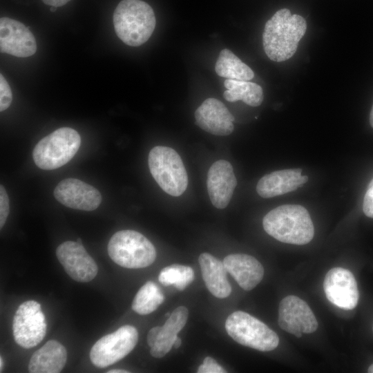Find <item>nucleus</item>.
<instances>
[{"instance_id": "obj_38", "label": "nucleus", "mask_w": 373, "mask_h": 373, "mask_svg": "<svg viewBox=\"0 0 373 373\" xmlns=\"http://www.w3.org/2000/svg\"><path fill=\"white\" fill-rule=\"evenodd\" d=\"M77 242L79 244H82V240L80 238H78Z\"/></svg>"}, {"instance_id": "obj_9", "label": "nucleus", "mask_w": 373, "mask_h": 373, "mask_svg": "<svg viewBox=\"0 0 373 373\" xmlns=\"http://www.w3.org/2000/svg\"><path fill=\"white\" fill-rule=\"evenodd\" d=\"M46 326L41 305L35 300H27L19 305L13 318L15 341L23 348L33 347L44 339Z\"/></svg>"}, {"instance_id": "obj_16", "label": "nucleus", "mask_w": 373, "mask_h": 373, "mask_svg": "<svg viewBox=\"0 0 373 373\" xmlns=\"http://www.w3.org/2000/svg\"><path fill=\"white\" fill-rule=\"evenodd\" d=\"M197 125L216 135H230L234 128V117L225 105L216 98L205 99L195 112Z\"/></svg>"}, {"instance_id": "obj_24", "label": "nucleus", "mask_w": 373, "mask_h": 373, "mask_svg": "<svg viewBox=\"0 0 373 373\" xmlns=\"http://www.w3.org/2000/svg\"><path fill=\"white\" fill-rule=\"evenodd\" d=\"M164 300V296L159 287L155 283L148 281L136 294L132 309L139 314H149L156 310Z\"/></svg>"}, {"instance_id": "obj_37", "label": "nucleus", "mask_w": 373, "mask_h": 373, "mask_svg": "<svg viewBox=\"0 0 373 373\" xmlns=\"http://www.w3.org/2000/svg\"><path fill=\"white\" fill-rule=\"evenodd\" d=\"M57 9V7L52 6V8L50 9L51 12H55Z\"/></svg>"}, {"instance_id": "obj_30", "label": "nucleus", "mask_w": 373, "mask_h": 373, "mask_svg": "<svg viewBox=\"0 0 373 373\" xmlns=\"http://www.w3.org/2000/svg\"><path fill=\"white\" fill-rule=\"evenodd\" d=\"M161 327L155 326L150 329L147 335V343L148 345L152 347L157 338L158 334L160 333Z\"/></svg>"}, {"instance_id": "obj_31", "label": "nucleus", "mask_w": 373, "mask_h": 373, "mask_svg": "<svg viewBox=\"0 0 373 373\" xmlns=\"http://www.w3.org/2000/svg\"><path fill=\"white\" fill-rule=\"evenodd\" d=\"M45 4L51 6L59 7L66 4L70 0H41Z\"/></svg>"}, {"instance_id": "obj_2", "label": "nucleus", "mask_w": 373, "mask_h": 373, "mask_svg": "<svg viewBox=\"0 0 373 373\" xmlns=\"http://www.w3.org/2000/svg\"><path fill=\"white\" fill-rule=\"evenodd\" d=\"M262 224L269 236L285 243L305 245L314 235L309 212L298 204H283L273 209L263 218Z\"/></svg>"}, {"instance_id": "obj_4", "label": "nucleus", "mask_w": 373, "mask_h": 373, "mask_svg": "<svg viewBox=\"0 0 373 373\" xmlns=\"http://www.w3.org/2000/svg\"><path fill=\"white\" fill-rule=\"evenodd\" d=\"M108 253L116 264L128 269L146 267L156 258L153 245L142 233L133 230H122L114 233L108 244Z\"/></svg>"}, {"instance_id": "obj_19", "label": "nucleus", "mask_w": 373, "mask_h": 373, "mask_svg": "<svg viewBox=\"0 0 373 373\" xmlns=\"http://www.w3.org/2000/svg\"><path fill=\"white\" fill-rule=\"evenodd\" d=\"M202 278L208 290L216 298H224L231 292L223 262L209 253H202L198 258Z\"/></svg>"}, {"instance_id": "obj_15", "label": "nucleus", "mask_w": 373, "mask_h": 373, "mask_svg": "<svg viewBox=\"0 0 373 373\" xmlns=\"http://www.w3.org/2000/svg\"><path fill=\"white\" fill-rule=\"evenodd\" d=\"M237 184L232 165L227 160L215 162L207 173L208 193L213 205L224 209L229 203Z\"/></svg>"}, {"instance_id": "obj_11", "label": "nucleus", "mask_w": 373, "mask_h": 373, "mask_svg": "<svg viewBox=\"0 0 373 373\" xmlns=\"http://www.w3.org/2000/svg\"><path fill=\"white\" fill-rule=\"evenodd\" d=\"M56 255L68 275L77 282H89L97 274L95 260L77 241L61 243L57 248Z\"/></svg>"}, {"instance_id": "obj_33", "label": "nucleus", "mask_w": 373, "mask_h": 373, "mask_svg": "<svg viewBox=\"0 0 373 373\" xmlns=\"http://www.w3.org/2000/svg\"><path fill=\"white\" fill-rule=\"evenodd\" d=\"M181 343H182V341L180 338L178 336L174 342L173 347L176 349L178 348L181 345Z\"/></svg>"}, {"instance_id": "obj_29", "label": "nucleus", "mask_w": 373, "mask_h": 373, "mask_svg": "<svg viewBox=\"0 0 373 373\" xmlns=\"http://www.w3.org/2000/svg\"><path fill=\"white\" fill-rule=\"evenodd\" d=\"M363 210L366 216L373 218V178L370 181L364 195Z\"/></svg>"}, {"instance_id": "obj_3", "label": "nucleus", "mask_w": 373, "mask_h": 373, "mask_svg": "<svg viewBox=\"0 0 373 373\" xmlns=\"http://www.w3.org/2000/svg\"><path fill=\"white\" fill-rule=\"evenodd\" d=\"M155 23L153 8L141 0H122L113 12L115 33L130 46H140L147 41Z\"/></svg>"}, {"instance_id": "obj_21", "label": "nucleus", "mask_w": 373, "mask_h": 373, "mask_svg": "<svg viewBox=\"0 0 373 373\" xmlns=\"http://www.w3.org/2000/svg\"><path fill=\"white\" fill-rule=\"evenodd\" d=\"M188 316V309L184 306H180L172 312L161 327L155 345L151 347L150 353L152 356L162 358L171 350L178 334L186 323Z\"/></svg>"}, {"instance_id": "obj_36", "label": "nucleus", "mask_w": 373, "mask_h": 373, "mask_svg": "<svg viewBox=\"0 0 373 373\" xmlns=\"http://www.w3.org/2000/svg\"><path fill=\"white\" fill-rule=\"evenodd\" d=\"M367 372H370V373H373V364H372V365L368 367Z\"/></svg>"}, {"instance_id": "obj_12", "label": "nucleus", "mask_w": 373, "mask_h": 373, "mask_svg": "<svg viewBox=\"0 0 373 373\" xmlns=\"http://www.w3.org/2000/svg\"><path fill=\"white\" fill-rule=\"evenodd\" d=\"M323 289L329 301L338 307L352 309L358 303L357 283L348 269L342 267L331 269L325 275Z\"/></svg>"}, {"instance_id": "obj_27", "label": "nucleus", "mask_w": 373, "mask_h": 373, "mask_svg": "<svg viewBox=\"0 0 373 373\" xmlns=\"http://www.w3.org/2000/svg\"><path fill=\"white\" fill-rule=\"evenodd\" d=\"M198 373H224L227 371L210 356L206 357L197 371Z\"/></svg>"}, {"instance_id": "obj_18", "label": "nucleus", "mask_w": 373, "mask_h": 373, "mask_svg": "<svg viewBox=\"0 0 373 373\" xmlns=\"http://www.w3.org/2000/svg\"><path fill=\"white\" fill-rule=\"evenodd\" d=\"M227 271L233 277L239 286L249 291L257 286L264 276V268L254 257L234 254L226 256L223 260Z\"/></svg>"}, {"instance_id": "obj_17", "label": "nucleus", "mask_w": 373, "mask_h": 373, "mask_svg": "<svg viewBox=\"0 0 373 373\" xmlns=\"http://www.w3.org/2000/svg\"><path fill=\"white\" fill-rule=\"evenodd\" d=\"M302 169H291L273 171L262 177L256 186L258 194L269 198L294 191L308 181L307 175L301 174Z\"/></svg>"}, {"instance_id": "obj_25", "label": "nucleus", "mask_w": 373, "mask_h": 373, "mask_svg": "<svg viewBox=\"0 0 373 373\" xmlns=\"http://www.w3.org/2000/svg\"><path fill=\"white\" fill-rule=\"evenodd\" d=\"M194 271L191 267L173 264L163 268L158 280L164 286L175 285L180 291L184 290L194 280Z\"/></svg>"}, {"instance_id": "obj_35", "label": "nucleus", "mask_w": 373, "mask_h": 373, "mask_svg": "<svg viewBox=\"0 0 373 373\" xmlns=\"http://www.w3.org/2000/svg\"><path fill=\"white\" fill-rule=\"evenodd\" d=\"M3 366V358H2V357H0V372H2Z\"/></svg>"}, {"instance_id": "obj_5", "label": "nucleus", "mask_w": 373, "mask_h": 373, "mask_svg": "<svg viewBox=\"0 0 373 373\" xmlns=\"http://www.w3.org/2000/svg\"><path fill=\"white\" fill-rule=\"evenodd\" d=\"M81 145L77 131L61 127L42 138L32 151L35 164L44 170H52L68 163Z\"/></svg>"}, {"instance_id": "obj_10", "label": "nucleus", "mask_w": 373, "mask_h": 373, "mask_svg": "<svg viewBox=\"0 0 373 373\" xmlns=\"http://www.w3.org/2000/svg\"><path fill=\"white\" fill-rule=\"evenodd\" d=\"M278 325L285 332L298 338L303 333L314 332L318 326L317 320L307 303L296 296H287L280 303Z\"/></svg>"}, {"instance_id": "obj_22", "label": "nucleus", "mask_w": 373, "mask_h": 373, "mask_svg": "<svg viewBox=\"0 0 373 373\" xmlns=\"http://www.w3.org/2000/svg\"><path fill=\"white\" fill-rule=\"evenodd\" d=\"M224 85L227 90L223 95L228 102L242 100L249 106H258L263 101L262 89L256 83L227 79Z\"/></svg>"}, {"instance_id": "obj_39", "label": "nucleus", "mask_w": 373, "mask_h": 373, "mask_svg": "<svg viewBox=\"0 0 373 373\" xmlns=\"http://www.w3.org/2000/svg\"><path fill=\"white\" fill-rule=\"evenodd\" d=\"M372 330H373V327H372Z\"/></svg>"}, {"instance_id": "obj_13", "label": "nucleus", "mask_w": 373, "mask_h": 373, "mask_svg": "<svg viewBox=\"0 0 373 373\" xmlns=\"http://www.w3.org/2000/svg\"><path fill=\"white\" fill-rule=\"evenodd\" d=\"M1 52L17 57H28L37 51L35 36L22 23L8 17L0 19Z\"/></svg>"}, {"instance_id": "obj_20", "label": "nucleus", "mask_w": 373, "mask_h": 373, "mask_svg": "<svg viewBox=\"0 0 373 373\" xmlns=\"http://www.w3.org/2000/svg\"><path fill=\"white\" fill-rule=\"evenodd\" d=\"M66 360L65 347L55 340H50L32 354L28 371L31 373H59Z\"/></svg>"}, {"instance_id": "obj_26", "label": "nucleus", "mask_w": 373, "mask_h": 373, "mask_svg": "<svg viewBox=\"0 0 373 373\" xmlns=\"http://www.w3.org/2000/svg\"><path fill=\"white\" fill-rule=\"evenodd\" d=\"M12 94L11 88L2 74L0 75V111H3L11 104Z\"/></svg>"}, {"instance_id": "obj_14", "label": "nucleus", "mask_w": 373, "mask_h": 373, "mask_svg": "<svg viewBox=\"0 0 373 373\" xmlns=\"http://www.w3.org/2000/svg\"><path fill=\"white\" fill-rule=\"evenodd\" d=\"M53 193L60 203L78 210L93 211L102 202V195L97 189L75 178L61 180Z\"/></svg>"}, {"instance_id": "obj_7", "label": "nucleus", "mask_w": 373, "mask_h": 373, "mask_svg": "<svg viewBox=\"0 0 373 373\" xmlns=\"http://www.w3.org/2000/svg\"><path fill=\"white\" fill-rule=\"evenodd\" d=\"M228 334L237 343L261 352L276 349L279 343L276 333L267 325L242 311L230 314L225 322Z\"/></svg>"}, {"instance_id": "obj_32", "label": "nucleus", "mask_w": 373, "mask_h": 373, "mask_svg": "<svg viewBox=\"0 0 373 373\" xmlns=\"http://www.w3.org/2000/svg\"><path fill=\"white\" fill-rule=\"evenodd\" d=\"M108 373H128L129 372L125 370H111L107 372Z\"/></svg>"}, {"instance_id": "obj_1", "label": "nucleus", "mask_w": 373, "mask_h": 373, "mask_svg": "<svg viewBox=\"0 0 373 373\" xmlns=\"http://www.w3.org/2000/svg\"><path fill=\"white\" fill-rule=\"evenodd\" d=\"M306 30L307 23L303 17L291 15L287 8L278 10L266 22L262 33L267 56L276 62L289 59L296 52Z\"/></svg>"}, {"instance_id": "obj_34", "label": "nucleus", "mask_w": 373, "mask_h": 373, "mask_svg": "<svg viewBox=\"0 0 373 373\" xmlns=\"http://www.w3.org/2000/svg\"><path fill=\"white\" fill-rule=\"evenodd\" d=\"M370 123L371 126L373 128V105L370 114Z\"/></svg>"}, {"instance_id": "obj_8", "label": "nucleus", "mask_w": 373, "mask_h": 373, "mask_svg": "<svg viewBox=\"0 0 373 373\" xmlns=\"http://www.w3.org/2000/svg\"><path fill=\"white\" fill-rule=\"evenodd\" d=\"M138 332L131 325H124L99 338L92 347L90 358L97 367H106L124 358L135 347Z\"/></svg>"}, {"instance_id": "obj_6", "label": "nucleus", "mask_w": 373, "mask_h": 373, "mask_svg": "<svg viewBox=\"0 0 373 373\" xmlns=\"http://www.w3.org/2000/svg\"><path fill=\"white\" fill-rule=\"evenodd\" d=\"M150 172L161 189L172 196H180L186 189L188 176L179 154L172 148L157 146L149 152Z\"/></svg>"}, {"instance_id": "obj_28", "label": "nucleus", "mask_w": 373, "mask_h": 373, "mask_svg": "<svg viewBox=\"0 0 373 373\" xmlns=\"http://www.w3.org/2000/svg\"><path fill=\"white\" fill-rule=\"evenodd\" d=\"M9 213V199L3 185L0 186V227L5 224Z\"/></svg>"}, {"instance_id": "obj_23", "label": "nucleus", "mask_w": 373, "mask_h": 373, "mask_svg": "<svg viewBox=\"0 0 373 373\" xmlns=\"http://www.w3.org/2000/svg\"><path fill=\"white\" fill-rule=\"evenodd\" d=\"M215 70L219 76L233 80L249 81L254 77L251 68L227 48L220 52Z\"/></svg>"}]
</instances>
